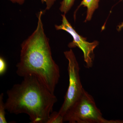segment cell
<instances>
[{"label": "cell", "instance_id": "8992f818", "mask_svg": "<svg viewBox=\"0 0 123 123\" xmlns=\"http://www.w3.org/2000/svg\"><path fill=\"white\" fill-rule=\"evenodd\" d=\"M99 1L100 0H82L77 10L81 6L87 8L85 22L91 20L94 11L98 8Z\"/></svg>", "mask_w": 123, "mask_h": 123}, {"label": "cell", "instance_id": "7c38bea8", "mask_svg": "<svg viewBox=\"0 0 123 123\" xmlns=\"http://www.w3.org/2000/svg\"><path fill=\"white\" fill-rule=\"evenodd\" d=\"M118 30H121V29L123 28V22L121 23L118 26Z\"/></svg>", "mask_w": 123, "mask_h": 123}, {"label": "cell", "instance_id": "8fae6325", "mask_svg": "<svg viewBox=\"0 0 123 123\" xmlns=\"http://www.w3.org/2000/svg\"><path fill=\"white\" fill-rule=\"evenodd\" d=\"M7 69V64L5 60L2 57H0V75H3Z\"/></svg>", "mask_w": 123, "mask_h": 123}, {"label": "cell", "instance_id": "5b68a950", "mask_svg": "<svg viewBox=\"0 0 123 123\" xmlns=\"http://www.w3.org/2000/svg\"><path fill=\"white\" fill-rule=\"evenodd\" d=\"M62 23L60 25H55V28L57 30H62L65 31L72 36V42L69 43L68 46L70 49L78 47L83 52L84 61L85 62L86 67L89 68H92L93 65V60L94 57V50L98 46L99 42L93 41L89 42L86 38L80 35L73 28L66 18L65 14L62 15Z\"/></svg>", "mask_w": 123, "mask_h": 123}, {"label": "cell", "instance_id": "7a4b0ae2", "mask_svg": "<svg viewBox=\"0 0 123 123\" xmlns=\"http://www.w3.org/2000/svg\"><path fill=\"white\" fill-rule=\"evenodd\" d=\"M23 78L7 91L6 109L10 114H27L31 123H47L57 98L36 77Z\"/></svg>", "mask_w": 123, "mask_h": 123}, {"label": "cell", "instance_id": "ba28073f", "mask_svg": "<svg viewBox=\"0 0 123 123\" xmlns=\"http://www.w3.org/2000/svg\"><path fill=\"white\" fill-rule=\"evenodd\" d=\"M64 122L63 116L59 112L53 111L50 115L47 123H62Z\"/></svg>", "mask_w": 123, "mask_h": 123}, {"label": "cell", "instance_id": "3957f363", "mask_svg": "<svg viewBox=\"0 0 123 123\" xmlns=\"http://www.w3.org/2000/svg\"><path fill=\"white\" fill-rule=\"evenodd\" d=\"M64 122L69 123H123V120H108L104 118L93 98L85 89L79 99L64 116Z\"/></svg>", "mask_w": 123, "mask_h": 123}, {"label": "cell", "instance_id": "277c9868", "mask_svg": "<svg viewBox=\"0 0 123 123\" xmlns=\"http://www.w3.org/2000/svg\"><path fill=\"white\" fill-rule=\"evenodd\" d=\"M64 55L68 61L69 85L64 97L63 103L59 111V114L63 117L68 109L80 97L84 89L80 79L79 64L75 54L70 49L64 52Z\"/></svg>", "mask_w": 123, "mask_h": 123}, {"label": "cell", "instance_id": "30bf717a", "mask_svg": "<svg viewBox=\"0 0 123 123\" xmlns=\"http://www.w3.org/2000/svg\"><path fill=\"white\" fill-rule=\"evenodd\" d=\"M13 3H17L19 5H22L24 4L25 0H9ZM56 0H41L42 3L46 4V9L48 10L51 8L54 4Z\"/></svg>", "mask_w": 123, "mask_h": 123}, {"label": "cell", "instance_id": "6da1fadb", "mask_svg": "<svg viewBox=\"0 0 123 123\" xmlns=\"http://www.w3.org/2000/svg\"><path fill=\"white\" fill-rule=\"evenodd\" d=\"M37 15V27L21 45L20 61L16 65L18 76H34L53 93L60 78L59 67L53 60L49 40L44 33L42 17Z\"/></svg>", "mask_w": 123, "mask_h": 123}, {"label": "cell", "instance_id": "9c48e42d", "mask_svg": "<svg viewBox=\"0 0 123 123\" xmlns=\"http://www.w3.org/2000/svg\"><path fill=\"white\" fill-rule=\"evenodd\" d=\"M3 97L4 94L2 93L0 95V123H7L5 118V111L6 110L5 107V103L3 101Z\"/></svg>", "mask_w": 123, "mask_h": 123}, {"label": "cell", "instance_id": "52a82bcc", "mask_svg": "<svg viewBox=\"0 0 123 123\" xmlns=\"http://www.w3.org/2000/svg\"><path fill=\"white\" fill-rule=\"evenodd\" d=\"M76 0H63L60 2V11L66 14L73 7Z\"/></svg>", "mask_w": 123, "mask_h": 123}]
</instances>
